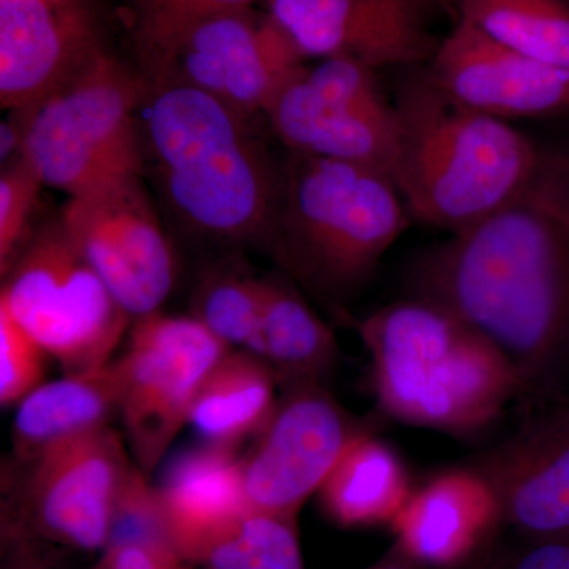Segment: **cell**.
<instances>
[{
    "label": "cell",
    "mask_w": 569,
    "mask_h": 569,
    "mask_svg": "<svg viewBox=\"0 0 569 569\" xmlns=\"http://www.w3.org/2000/svg\"><path fill=\"white\" fill-rule=\"evenodd\" d=\"M413 296L492 340L526 392H548L569 369V151L545 149L511 200L430 249Z\"/></svg>",
    "instance_id": "cell-1"
},
{
    "label": "cell",
    "mask_w": 569,
    "mask_h": 569,
    "mask_svg": "<svg viewBox=\"0 0 569 569\" xmlns=\"http://www.w3.org/2000/svg\"><path fill=\"white\" fill-rule=\"evenodd\" d=\"M253 118L209 93L141 77L142 156L168 203L198 233L268 242L282 163L254 132Z\"/></svg>",
    "instance_id": "cell-2"
},
{
    "label": "cell",
    "mask_w": 569,
    "mask_h": 569,
    "mask_svg": "<svg viewBox=\"0 0 569 569\" xmlns=\"http://www.w3.org/2000/svg\"><path fill=\"white\" fill-rule=\"evenodd\" d=\"M358 332L378 408L402 425L475 437L526 392L518 369L492 340L429 299L381 307Z\"/></svg>",
    "instance_id": "cell-3"
},
{
    "label": "cell",
    "mask_w": 569,
    "mask_h": 569,
    "mask_svg": "<svg viewBox=\"0 0 569 569\" xmlns=\"http://www.w3.org/2000/svg\"><path fill=\"white\" fill-rule=\"evenodd\" d=\"M395 107L399 140L392 181L410 219L449 234L511 200L545 156L508 121L452 99L425 67L402 81Z\"/></svg>",
    "instance_id": "cell-4"
},
{
    "label": "cell",
    "mask_w": 569,
    "mask_h": 569,
    "mask_svg": "<svg viewBox=\"0 0 569 569\" xmlns=\"http://www.w3.org/2000/svg\"><path fill=\"white\" fill-rule=\"evenodd\" d=\"M410 223L395 181L366 164L287 152L268 244L318 293L350 295Z\"/></svg>",
    "instance_id": "cell-5"
},
{
    "label": "cell",
    "mask_w": 569,
    "mask_h": 569,
    "mask_svg": "<svg viewBox=\"0 0 569 569\" xmlns=\"http://www.w3.org/2000/svg\"><path fill=\"white\" fill-rule=\"evenodd\" d=\"M142 78L197 89L264 116L307 59L268 11L253 7L130 21Z\"/></svg>",
    "instance_id": "cell-6"
},
{
    "label": "cell",
    "mask_w": 569,
    "mask_h": 569,
    "mask_svg": "<svg viewBox=\"0 0 569 569\" xmlns=\"http://www.w3.org/2000/svg\"><path fill=\"white\" fill-rule=\"evenodd\" d=\"M140 100L141 74L102 48L31 107L21 157L69 198L142 174Z\"/></svg>",
    "instance_id": "cell-7"
},
{
    "label": "cell",
    "mask_w": 569,
    "mask_h": 569,
    "mask_svg": "<svg viewBox=\"0 0 569 569\" xmlns=\"http://www.w3.org/2000/svg\"><path fill=\"white\" fill-rule=\"evenodd\" d=\"M2 277L0 302L66 373L108 365L132 326L61 219L33 233Z\"/></svg>",
    "instance_id": "cell-8"
},
{
    "label": "cell",
    "mask_w": 569,
    "mask_h": 569,
    "mask_svg": "<svg viewBox=\"0 0 569 569\" xmlns=\"http://www.w3.org/2000/svg\"><path fill=\"white\" fill-rule=\"evenodd\" d=\"M111 426L70 438L17 463L2 531L47 545L97 552L108 548L116 509L137 463Z\"/></svg>",
    "instance_id": "cell-9"
},
{
    "label": "cell",
    "mask_w": 569,
    "mask_h": 569,
    "mask_svg": "<svg viewBox=\"0 0 569 569\" xmlns=\"http://www.w3.org/2000/svg\"><path fill=\"white\" fill-rule=\"evenodd\" d=\"M233 350L197 318L160 310L133 318L126 350L112 359L119 418L134 463L151 475L189 426L198 392L217 362Z\"/></svg>",
    "instance_id": "cell-10"
},
{
    "label": "cell",
    "mask_w": 569,
    "mask_h": 569,
    "mask_svg": "<svg viewBox=\"0 0 569 569\" xmlns=\"http://www.w3.org/2000/svg\"><path fill=\"white\" fill-rule=\"evenodd\" d=\"M287 152L377 168L392 179L399 123L377 70L321 59L284 86L264 112Z\"/></svg>",
    "instance_id": "cell-11"
},
{
    "label": "cell",
    "mask_w": 569,
    "mask_h": 569,
    "mask_svg": "<svg viewBox=\"0 0 569 569\" xmlns=\"http://www.w3.org/2000/svg\"><path fill=\"white\" fill-rule=\"evenodd\" d=\"M141 176L71 197L59 216L82 257L133 318L157 312L176 282L174 252Z\"/></svg>",
    "instance_id": "cell-12"
},
{
    "label": "cell",
    "mask_w": 569,
    "mask_h": 569,
    "mask_svg": "<svg viewBox=\"0 0 569 569\" xmlns=\"http://www.w3.org/2000/svg\"><path fill=\"white\" fill-rule=\"evenodd\" d=\"M365 430L320 381L287 387L241 456L250 509L298 518L343 449Z\"/></svg>",
    "instance_id": "cell-13"
},
{
    "label": "cell",
    "mask_w": 569,
    "mask_h": 569,
    "mask_svg": "<svg viewBox=\"0 0 569 569\" xmlns=\"http://www.w3.org/2000/svg\"><path fill=\"white\" fill-rule=\"evenodd\" d=\"M266 7L306 59L418 69L441 40L430 28L438 9L429 0H269Z\"/></svg>",
    "instance_id": "cell-14"
},
{
    "label": "cell",
    "mask_w": 569,
    "mask_h": 569,
    "mask_svg": "<svg viewBox=\"0 0 569 569\" xmlns=\"http://www.w3.org/2000/svg\"><path fill=\"white\" fill-rule=\"evenodd\" d=\"M425 70L452 99L503 121L569 112L568 69L527 58L468 21H455Z\"/></svg>",
    "instance_id": "cell-15"
},
{
    "label": "cell",
    "mask_w": 569,
    "mask_h": 569,
    "mask_svg": "<svg viewBox=\"0 0 569 569\" xmlns=\"http://www.w3.org/2000/svg\"><path fill=\"white\" fill-rule=\"evenodd\" d=\"M501 520L527 539L569 533V399H552L515 436L479 456Z\"/></svg>",
    "instance_id": "cell-16"
},
{
    "label": "cell",
    "mask_w": 569,
    "mask_h": 569,
    "mask_svg": "<svg viewBox=\"0 0 569 569\" xmlns=\"http://www.w3.org/2000/svg\"><path fill=\"white\" fill-rule=\"evenodd\" d=\"M92 11L77 0H0V103L33 107L102 50Z\"/></svg>",
    "instance_id": "cell-17"
},
{
    "label": "cell",
    "mask_w": 569,
    "mask_h": 569,
    "mask_svg": "<svg viewBox=\"0 0 569 569\" xmlns=\"http://www.w3.org/2000/svg\"><path fill=\"white\" fill-rule=\"evenodd\" d=\"M501 520L488 479L475 467L451 468L415 488L391 530L396 548L426 568L467 563Z\"/></svg>",
    "instance_id": "cell-18"
},
{
    "label": "cell",
    "mask_w": 569,
    "mask_h": 569,
    "mask_svg": "<svg viewBox=\"0 0 569 569\" xmlns=\"http://www.w3.org/2000/svg\"><path fill=\"white\" fill-rule=\"evenodd\" d=\"M156 493L171 546L193 567L252 511L238 448L189 449L167 468Z\"/></svg>",
    "instance_id": "cell-19"
},
{
    "label": "cell",
    "mask_w": 569,
    "mask_h": 569,
    "mask_svg": "<svg viewBox=\"0 0 569 569\" xmlns=\"http://www.w3.org/2000/svg\"><path fill=\"white\" fill-rule=\"evenodd\" d=\"M119 417L114 361L84 372L44 381L17 406L14 463H26L70 438L111 426Z\"/></svg>",
    "instance_id": "cell-20"
},
{
    "label": "cell",
    "mask_w": 569,
    "mask_h": 569,
    "mask_svg": "<svg viewBox=\"0 0 569 569\" xmlns=\"http://www.w3.org/2000/svg\"><path fill=\"white\" fill-rule=\"evenodd\" d=\"M413 489L399 452L365 430L343 449L317 498L337 527L370 529L391 527Z\"/></svg>",
    "instance_id": "cell-21"
},
{
    "label": "cell",
    "mask_w": 569,
    "mask_h": 569,
    "mask_svg": "<svg viewBox=\"0 0 569 569\" xmlns=\"http://www.w3.org/2000/svg\"><path fill=\"white\" fill-rule=\"evenodd\" d=\"M279 378L263 359L230 350L194 399L189 426L204 443L238 448L263 427L277 406Z\"/></svg>",
    "instance_id": "cell-22"
},
{
    "label": "cell",
    "mask_w": 569,
    "mask_h": 569,
    "mask_svg": "<svg viewBox=\"0 0 569 569\" xmlns=\"http://www.w3.org/2000/svg\"><path fill=\"white\" fill-rule=\"evenodd\" d=\"M252 355L263 359L284 387L320 381L335 366L336 336L293 284L264 277L260 335Z\"/></svg>",
    "instance_id": "cell-23"
},
{
    "label": "cell",
    "mask_w": 569,
    "mask_h": 569,
    "mask_svg": "<svg viewBox=\"0 0 569 569\" xmlns=\"http://www.w3.org/2000/svg\"><path fill=\"white\" fill-rule=\"evenodd\" d=\"M452 11L498 43L569 70V0H452Z\"/></svg>",
    "instance_id": "cell-24"
},
{
    "label": "cell",
    "mask_w": 569,
    "mask_h": 569,
    "mask_svg": "<svg viewBox=\"0 0 569 569\" xmlns=\"http://www.w3.org/2000/svg\"><path fill=\"white\" fill-rule=\"evenodd\" d=\"M263 279L241 266L209 269L197 284L192 317L233 350L253 353L260 335Z\"/></svg>",
    "instance_id": "cell-25"
},
{
    "label": "cell",
    "mask_w": 569,
    "mask_h": 569,
    "mask_svg": "<svg viewBox=\"0 0 569 569\" xmlns=\"http://www.w3.org/2000/svg\"><path fill=\"white\" fill-rule=\"evenodd\" d=\"M200 565L206 569H306L298 518L247 512Z\"/></svg>",
    "instance_id": "cell-26"
},
{
    "label": "cell",
    "mask_w": 569,
    "mask_h": 569,
    "mask_svg": "<svg viewBox=\"0 0 569 569\" xmlns=\"http://www.w3.org/2000/svg\"><path fill=\"white\" fill-rule=\"evenodd\" d=\"M51 356L0 302V403L17 407L44 383Z\"/></svg>",
    "instance_id": "cell-27"
},
{
    "label": "cell",
    "mask_w": 569,
    "mask_h": 569,
    "mask_svg": "<svg viewBox=\"0 0 569 569\" xmlns=\"http://www.w3.org/2000/svg\"><path fill=\"white\" fill-rule=\"evenodd\" d=\"M44 183L24 157L6 164L0 174V271H9L29 241V222Z\"/></svg>",
    "instance_id": "cell-28"
},
{
    "label": "cell",
    "mask_w": 569,
    "mask_h": 569,
    "mask_svg": "<svg viewBox=\"0 0 569 569\" xmlns=\"http://www.w3.org/2000/svg\"><path fill=\"white\" fill-rule=\"evenodd\" d=\"M104 569H193L167 541H122L103 552Z\"/></svg>",
    "instance_id": "cell-29"
},
{
    "label": "cell",
    "mask_w": 569,
    "mask_h": 569,
    "mask_svg": "<svg viewBox=\"0 0 569 569\" xmlns=\"http://www.w3.org/2000/svg\"><path fill=\"white\" fill-rule=\"evenodd\" d=\"M269 0H127L130 21L146 18L167 17V14L194 13V11H211L224 9H242L254 3Z\"/></svg>",
    "instance_id": "cell-30"
},
{
    "label": "cell",
    "mask_w": 569,
    "mask_h": 569,
    "mask_svg": "<svg viewBox=\"0 0 569 569\" xmlns=\"http://www.w3.org/2000/svg\"><path fill=\"white\" fill-rule=\"evenodd\" d=\"M2 569H58L47 542L2 531Z\"/></svg>",
    "instance_id": "cell-31"
},
{
    "label": "cell",
    "mask_w": 569,
    "mask_h": 569,
    "mask_svg": "<svg viewBox=\"0 0 569 569\" xmlns=\"http://www.w3.org/2000/svg\"><path fill=\"white\" fill-rule=\"evenodd\" d=\"M508 569H569V533L527 539Z\"/></svg>",
    "instance_id": "cell-32"
},
{
    "label": "cell",
    "mask_w": 569,
    "mask_h": 569,
    "mask_svg": "<svg viewBox=\"0 0 569 569\" xmlns=\"http://www.w3.org/2000/svg\"><path fill=\"white\" fill-rule=\"evenodd\" d=\"M32 108L9 110V118L0 123V160L3 167L20 159L31 126Z\"/></svg>",
    "instance_id": "cell-33"
},
{
    "label": "cell",
    "mask_w": 569,
    "mask_h": 569,
    "mask_svg": "<svg viewBox=\"0 0 569 569\" xmlns=\"http://www.w3.org/2000/svg\"><path fill=\"white\" fill-rule=\"evenodd\" d=\"M369 569H427L425 565L419 563V561L411 559V557L406 556L402 550L395 549V552L389 553V556L385 557L378 561V563L373 565L372 568Z\"/></svg>",
    "instance_id": "cell-34"
},
{
    "label": "cell",
    "mask_w": 569,
    "mask_h": 569,
    "mask_svg": "<svg viewBox=\"0 0 569 569\" xmlns=\"http://www.w3.org/2000/svg\"><path fill=\"white\" fill-rule=\"evenodd\" d=\"M429 2H432L438 10L447 11V13L451 14L452 20H455V11H452V0H429Z\"/></svg>",
    "instance_id": "cell-35"
},
{
    "label": "cell",
    "mask_w": 569,
    "mask_h": 569,
    "mask_svg": "<svg viewBox=\"0 0 569 569\" xmlns=\"http://www.w3.org/2000/svg\"><path fill=\"white\" fill-rule=\"evenodd\" d=\"M96 569H104L102 561H100V563L97 565Z\"/></svg>",
    "instance_id": "cell-36"
},
{
    "label": "cell",
    "mask_w": 569,
    "mask_h": 569,
    "mask_svg": "<svg viewBox=\"0 0 569 569\" xmlns=\"http://www.w3.org/2000/svg\"><path fill=\"white\" fill-rule=\"evenodd\" d=\"M567 397H568V399H569V395H568Z\"/></svg>",
    "instance_id": "cell-37"
}]
</instances>
